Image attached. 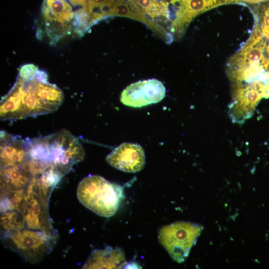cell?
<instances>
[{
  "label": "cell",
  "instance_id": "cell-1",
  "mask_svg": "<svg viewBox=\"0 0 269 269\" xmlns=\"http://www.w3.org/2000/svg\"><path fill=\"white\" fill-rule=\"evenodd\" d=\"M63 98V93L57 86L39 80L35 75L28 80L18 77L1 99L0 119L15 120L50 113L57 110Z\"/></svg>",
  "mask_w": 269,
  "mask_h": 269
},
{
  "label": "cell",
  "instance_id": "cell-2",
  "mask_svg": "<svg viewBox=\"0 0 269 269\" xmlns=\"http://www.w3.org/2000/svg\"><path fill=\"white\" fill-rule=\"evenodd\" d=\"M25 156L65 174L83 160L85 151L76 137L62 130L44 137L27 138Z\"/></svg>",
  "mask_w": 269,
  "mask_h": 269
},
{
  "label": "cell",
  "instance_id": "cell-3",
  "mask_svg": "<svg viewBox=\"0 0 269 269\" xmlns=\"http://www.w3.org/2000/svg\"><path fill=\"white\" fill-rule=\"evenodd\" d=\"M123 192L121 186L111 183L100 175H93L80 181L77 195L84 206L100 216L109 217L117 211Z\"/></svg>",
  "mask_w": 269,
  "mask_h": 269
},
{
  "label": "cell",
  "instance_id": "cell-4",
  "mask_svg": "<svg viewBox=\"0 0 269 269\" xmlns=\"http://www.w3.org/2000/svg\"><path fill=\"white\" fill-rule=\"evenodd\" d=\"M203 229L198 224L179 221L162 227L159 241L171 257L177 262L184 261Z\"/></svg>",
  "mask_w": 269,
  "mask_h": 269
},
{
  "label": "cell",
  "instance_id": "cell-5",
  "mask_svg": "<svg viewBox=\"0 0 269 269\" xmlns=\"http://www.w3.org/2000/svg\"><path fill=\"white\" fill-rule=\"evenodd\" d=\"M228 4V0H170L169 30L173 39L181 37L191 21L213 8Z\"/></svg>",
  "mask_w": 269,
  "mask_h": 269
},
{
  "label": "cell",
  "instance_id": "cell-6",
  "mask_svg": "<svg viewBox=\"0 0 269 269\" xmlns=\"http://www.w3.org/2000/svg\"><path fill=\"white\" fill-rule=\"evenodd\" d=\"M42 13L46 32L55 44L69 33L73 25L74 12L66 0H43Z\"/></svg>",
  "mask_w": 269,
  "mask_h": 269
},
{
  "label": "cell",
  "instance_id": "cell-7",
  "mask_svg": "<svg viewBox=\"0 0 269 269\" xmlns=\"http://www.w3.org/2000/svg\"><path fill=\"white\" fill-rule=\"evenodd\" d=\"M165 92L163 84L157 79L139 81L124 90L120 100L126 106L140 108L160 102L165 97Z\"/></svg>",
  "mask_w": 269,
  "mask_h": 269
},
{
  "label": "cell",
  "instance_id": "cell-8",
  "mask_svg": "<svg viewBox=\"0 0 269 269\" xmlns=\"http://www.w3.org/2000/svg\"><path fill=\"white\" fill-rule=\"evenodd\" d=\"M112 166L120 170L134 173L141 170L145 164V154L139 144L124 142L116 147L106 157Z\"/></svg>",
  "mask_w": 269,
  "mask_h": 269
},
{
  "label": "cell",
  "instance_id": "cell-9",
  "mask_svg": "<svg viewBox=\"0 0 269 269\" xmlns=\"http://www.w3.org/2000/svg\"><path fill=\"white\" fill-rule=\"evenodd\" d=\"M118 16L138 20L146 25L157 36L166 42H171L172 36L157 22L135 10L126 0H116L107 14V17Z\"/></svg>",
  "mask_w": 269,
  "mask_h": 269
},
{
  "label": "cell",
  "instance_id": "cell-10",
  "mask_svg": "<svg viewBox=\"0 0 269 269\" xmlns=\"http://www.w3.org/2000/svg\"><path fill=\"white\" fill-rule=\"evenodd\" d=\"M27 138L0 132L1 168L20 164L26 150Z\"/></svg>",
  "mask_w": 269,
  "mask_h": 269
},
{
  "label": "cell",
  "instance_id": "cell-11",
  "mask_svg": "<svg viewBox=\"0 0 269 269\" xmlns=\"http://www.w3.org/2000/svg\"><path fill=\"white\" fill-rule=\"evenodd\" d=\"M126 264L122 249L111 247L94 251L83 266V269H119Z\"/></svg>",
  "mask_w": 269,
  "mask_h": 269
},
{
  "label": "cell",
  "instance_id": "cell-12",
  "mask_svg": "<svg viewBox=\"0 0 269 269\" xmlns=\"http://www.w3.org/2000/svg\"><path fill=\"white\" fill-rule=\"evenodd\" d=\"M46 235L40 232L28 230L14 233L11 240L19 251L34 255L41 252L48 242Z\"/></svg>",
  "mask_w": 269,
  "mask_h": 269
},
{
  "label": "cell",
  "instance_id": "cell-13",
  "mask_svg": "<svg viewBox=\"0 0 269 269\" xmlns=\"http://www.w3.org/2000/svg\"><path fill=\"white\" fill-rule=\"evenodd\" d=\"M135 10L150 19L168 22V4L170 0H126Z\"/></svg>",
  "mask_w": 269,
  "mask_h": 269
},
{
  "label": "cell",
  "instance_id": "cell-14",
  "mask_svg": "<svg viewBox=\"0 0 269 269\" xmlns=\"http://www.w3.org/2000/svg\"><path fill=\"white\" fill-rule=\"evenodd\" d=\"M1 181L7 188H17L24 186L32 177L20 164L1 168Z\"/></svg>",
  "mask_w": 269,
  "mask_h": 269
},
{
  "label": "cell",
  "instance_id": "cell-15",
  "mask_svg": "<svg viewBox=\"0 0 269 269\" xmlns=\"http://www.w3.org/2000/svg\"><path fill=\"white\" fill-rule=\"evenodd\" d=\"M255 19V25L261 34L269 39V0L247 5Z\"/></svg>",
  "mask_w": 269,
  "mask_h": 269
},
{
  "label": "cell",
  "instance_id": "cell-16",
  "mask_svg": "<svg viewBox=\"0 0 269 269\" xmlns=\"http://www.w3.org/2000/svg\"><path fill=\"white\" fill-rule=\"evenodd\" d=\"M73 25L75 32L80 36L84 35L91 26L87 5L74 12Z\"/></svg>",
  "mask_w": 269,
  "mask_h": 269
},
{
  "label": "cell",
  "instance_id": "cell-17",
  "mask_svg": "<svg viewBox=\"0 0 269 269\" xmlns=\"http://www.w3.org/2000/svg\"><path fill=\"white\" fill-rule=\"evenodd\" d=\"M28 199V208L25 215L24 221L28 228L33 229H42L39 218L41 207L36 200Z\"/></svg>",
  "mask_w": 269,
  "mask_h": 269
},
{
  "label": "cell",
  "instance_id": "cell-18",
  "mask_svg": "<svg viewBox=\"0 0 269 269\" xmlns=\"http://www.w3.org/2000/svg\"><path fill=\"white\" fill-rule=\"evenodd\" d=\"M1 219L2 227L7 230L17 229L21 224L20 217L14 212L5 213Z\"/></svg>",
  "mask_w": 269,
  "mask_h": 269
},
{
  "label": "cell",
  "instance_id": "cell-19",
  "mask_svg": "<svg viewBox=\"0 0 269 269\" xmlns=\"http://www.w3.org/2000/svg\"><path fill=\"white\" fill-rule=\"evenodd\" d=\"M38 69L32 64L22 65L19 70L18 77L24 80H28L33 77Z\"/></svg>",
  "mask_w": 269,
  "mask_h": 269
},
{
  "label": "cell",
  "instance_id": "cell-20",
  "mask_svg": "<svg viewBox=\"0 0 269 269\" xmlns=\"http://www.w3.org/2000/svg\"><path fill=\"white\" fill-rule=\"evenodd\" d=\"M269 0H228V4L230 3H241L246 5L255 4L263 2Z\"/></svg>",
  "mask_w": 269,
  "mask_h": 269
},
{
  "label": "cell",
  "instance_id": "cell-21",
  "mask_svg": "<svg viewBox=\"0 0 269 269\" xmlns=\"http://www.w3.org/2000/svg\"><path fill=\"white\" fill-rule=\"evenodd\" d=\"M74 6H85L87 5L88 0H69Z\"/></svg>",
  "mask_w": 269,
  "mask_h": 269
}]
</instances>
